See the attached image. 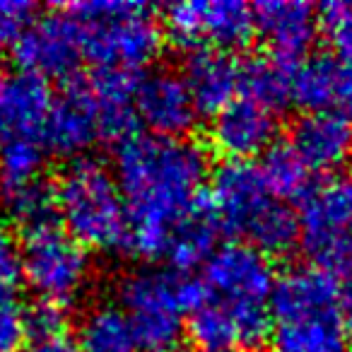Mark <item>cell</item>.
Wrapping results in <instances>:
<instances>
[{"label": "cell", "mask_w": 352, "mask_h": 352, "mask_svg": "<svg viewBox=\"0 0 352 352\" xmlns=\"http://www.w3.org/2000/svg\"><path fill=\"white\" fill-rule=\"evenodd\" d=\"M113 176L128 208V249L142 258H164L171 227L203 201L206 150L191 138L133 133L118 142Z\"/></svg>", "instance_id": "6da1fadb"}, {"label": "cell", "mask_w": 352, "mask_h": 352, "mask_svg": "<svg viewBox=\"0 0 352 352\" xmlns=\"http://www.w3.org/2000/svg\"><path fill=\"white\" fill-rule=\"evenodd\" d=\"M58 215L75 241L87 249L116 251L128 246V208L113 171L94 157H78L56 184Z\"/></svg>", "instance_id": "7a4b0ae2"}, {"label": "cell", "mask_w": 352, "mask_h": 352, "mask_svg": "<svg viewBox=\"0 0 352 352\" xmlns=\"http://www.w3.org/2000/svg\"><path fill=\"white\" fill-rule=\"evenodd\" d=\"M116 294L142 352H184V314L208 297L201 280L157 268L123 275Z\"/></svg>", "instance_id": "3957f363"}, {"label": "cell", "mask_w": 352, "mask_h": 352, "mask_svg": "<svg viewBox=\"0 0 352 352\" xmlns=\"http://www.w3.org/2000/svg\"><path fill=\"white\" fill-rule=\"evenodd\" d=\"M208 299L232 316L239 347H258L270 338V294L275 273L268 256L251 244H225L208 258L203 275Z\"/></svg>", "instance_id": "277c9868"}, {"label": "cell", "mask_w": 352, "mask_h": 352, "mask_svg": "<svg viewBox=\"0 0 352 352\" xmlns=\"http://www.w3.org/2000/svg\"><path fill=\"white\" fill-rule=\"evenodd\" d=\"M65 10L80 27L82 51L99 68L135 73L157 58L162 32L150 8L123 0H92Z\"/></svg>", "instance_id": "5b68a950"}, {"label": "cell", "mask_w": 352, "mask_h": 352, "mask_svg": "<svg viewBox=\"0 0 352 352\" xmlns=\"http://www.w3.org/2000/svg\"><path fill=\"white\" fill-rule=\"evenodd\" d=\"M297 215L299 241L318 268L352 275V182L311 188Z\"/></svg>", "instance_id": "8992f818"}, {"label": "cell", "mask_w": 352, "mask_h": 352, "mask_svg": "<svg viewBox=\"0 0 352 352\" xmlns=\"http://www.w3.org/2000/svg\"><path fill=\"white\" fill-rule=\"evenodd\" d=\"M89 268L87 249L56 225L32 232L22 244V278L44 302H73L87 285Z\"/></svg>", "instance_id": "52a82bcc"}, {"label": "cell", "mask_w": 352, "mask_h": 352, "mask_svg": "<svg viewBox=\"0 0 352 352\" xmlns=\"http://www.w3.org/2000/svg\"><path fill=\"white\" fill-rule=\"evenodd\" d=\"M164 25L182 49L230 51L246 46L254 36V8L241 0H186L166 8Z\"/></svg>", "instance_id": "ba28073f"}, {"label": "cell", "mask_w": 352, "mask_h": 352, "mask_svg": "<svg viewBox=\"0 0 352 352\" xmlns=\"http://www.w3.org/2000/svg\"><path fill=\"white\" fill-rule=\"evenodd\" d=\"M12 56L22 73L41 80L73 78L85 56L78 22L68 10L39 17L12 46Z\"/></svg>", "instance_id": "9c48e42d"}, {"label": "cell", "mask_w": 352, "mask_h": 352, "mask_svg": "<svg viewBox=\"0 0 352 352\" xmlns=\"http://www.w3.org/2000/svg\"><path fill=\"white\" fill-rule=\"evenodd\" d=\"M278 198L268 191L261 166L251 162L227 160L212 171L210 179V206L220 230L230 234L249 236L251 227L273 206Z\"/></svg>", "instance_id": "30bf717a"}, {"label": "cell", "mask_w": 352, "mask_h": 352, "mask_svg": "<svg viewBox=\"0 0 352 352\" xmlns=\"http://www.w3.org/2000/svg\"><path fill=\"white\" fill-rule=\"evenodd\" d=\"M135 113L155 135L186 138L196 128L201 111L182 73L160 68L138 80Z\"/></svg>", "instance_id": "8fae6325"}, {"label": "cell", "mask_w": 352, "mask_h": 352, "mask_svg": "<svg viewBox=\"0 0 352 352\" xmlns=\"http://www.w3.org/2000/svg\"><path fill=\"white\" fill-rule=\"evenodd\" d=\"M275 135H278L275 111L244 94L217 111L208 131L212 147L227 160L236 162H249L256 155H265L275 145Z\"/></svg>", "instance_id": "7c38bea8"}, {"label": "cell", "mask_w": 352, "mask_h": 352, "mask_svg": "<svg viewBox=\"0 0 352 352\" xmlns=\"http://www.w3.org/2000/svg\"><path fill=\"white\" fill-rule=\"evenodd\" d=\"M254 27L273 58L294 65L316 41L318 12L304 0H263L254 6Z\"/></svg>", "instance_id": "4fadbf2b"}, {"label": "cell", "mask_w": 352, "mask_h": 352, "mask_svg": "<svg viewBox=\"0 0 352 352\" xmlns=\"http://www.w3.org/2000/svg\"><path fill=\"white\" fill-rule=\"evenodd\" d=\"M99 138L102 133L87 82L73 80L51 104V111L39 133L41 145L60 157L78 160V155L87 152Z\"/></svg>", "instance_id": "5bb4252c"}, {"label": "cell", "mask_w": 352, "mask_h": 352, "mask_svg": "<svg viewBox=\"0 0 352 352\" xmlns=\"http://www.w3.org/2000/svg\"><path fill=\"white\" fill-rule=\"evenodd\" d=\"M289 147L311 171H338L352 160V118L333 111H304L289 131Z\"/></svg>", "instance_id": "9a60e30c"}, {"label": "cell", "mask_w": 352, "mask_h": 352, "mask_svg": "<svg viewBox=\"0 0 352 352\" xmlns=\"http://www.w3.org/2000/svg\"><path fill=\"white\" fill-rule=\"evenodd\" d=\"M336 275L318 265H294L275 278L270 294V316L275 321L338 314Z\"/></svg>", "instance_id": "2e32d148"}, {"label": "cell", "mask_w": 352, "mask_h": 352, "mask_svg": "<svg viewBox=\"0 0 352 352\" xmlns=\"http://www.w3.org/2000/svg\"><path fill=\"white\" fill-rule=\"evenodd\" d=\"M182 78L186 80L198 111L215 116L239 97L241 65L230 51L203 46V49L188 51Z\"/></svg>", "instance_id": "e0dca14e"}, {"label": "cell", "mask_w": 352, "mask_h": 352, "mask_svg": "<svg viewBox=\"0 0 352 352\" xmlns=\"http://www.w3.org/2000/svg\"><path fill=\"white\" fill-rule=\"evenodd\" d=\"M89 94H92L94 111H97L99 133L107 140H126L133 135L135 126V73L118 68H97L94 78L89 80Z\"/></svg>", "instance_id": "ac0fdd59"}, {"label": "cell", "mask_w": 352, "mask_h": 352, "mask_svg": "<svg viewBox=\"0 0 352 352\" xmlns=\"http://www.w3.org/2000/svg\"><path fill=\"white\" fill-rule=\"evenodd\" d=\"M217 230L220 225H217L210 206L208 201H201L171 227L169 236H166L164 258L182 273L208 263V258L217 249Z\"/></svg>", "instance_id": "d6986e66"}, {"label": "cell", "mask_w": 352, "mask_h": 352, "mask_svg": "<svg viewBox=\"0 0 352 352\" xmlns=\"http://www.w3.org/2000/svg\"><path fill=\"white\" fill-rule=\"evenodd\" d=\"M3 99H6V111L12 135L39 138L41 126L49 116L51 104H54L46 80L30 73H17L15 78H6Z\"/></svg>", "instance_id": "ffe728a7"}, {"label": "cell", "mask_w": 352, "mask_h": 352, "mask_svg": "<svg viewBox=\"0 0 352 352\" xmlns=\"http://www.w3.org/2000/svg\"><path fill=\"white\" fill-rule=\"evenodd\" d=\"M345 338L338 314L275 321L270 328L275 352H345Z\"/></svg>", "instance_id": "44dd1931"}, {"label": "cell", "mask_w": 352, "mask_h": 352, "mask_svg": "<svg viewBox=\"0 0 352 352\" xmlns=\"http://www.w3.org/2000/svg\"><path fill=\"white\" fill-rule=\"evenodd\" d=\"M82 352H138L135 333L128 316L116 304H99L89 309L80 326Z\"/></svg>", "instance_id": "7402d4cb"}, {"label": "cell", "mask_w": 352, "mask_h": 352, "mask_svg": "<svg viewBox=\"0 0 352 352\" xmlns=\"http://www.w3.org/2000/svg\"><path fill=\"white\" fill-rule=\"evenodd\" d=\"M292 73L294 65L278 58H251L241 65V92L278 111L292 102Z\"/></svg>", "instance_id": "603a6c76"}, {"label": "cell", "mask_w": 352, "mask_h": 352, "mask_svg": "<svg viewBox=\"0 0 352 352\" xmlns=\"http://www.w3.org/2000/svg\"><path fill=\"white\" fill-rule=\"evenodd\" d=\"M3 206H6L8 215L27 232H39L46 227L56 225V215H58V203H56V186H51L44 176L30 182L20 188L0 193Z\"/></svg>", "instance_id": "cb8c5ba5"}, {"label": "cell", "mask_w": 352, "mask_h": 352, "mask_svg": "<svg viewBox=\"0 0 352 352\" xmlns=\"http://www.w3.org/2000/svg\"><path fill=\"white\" fill-rule=\"evenodd\" d=\"M338 65H340V58L336 56H311L294 65L292 102L299 104L304 111L333 109Z\"/></svg>", "instance_id": "d4e9b609"}, {"label": "cell", "mask_w": 352, "mask_h": 352, "mask_svg": "<svg viewBox=\"0 0 352 352\" xmlns=\"http://www.w3.org/2000/svg\"><path fill=\"white\" fill-rule=\"evenodd\" d=\"M261 174L265 186L278 201L289 198H304L311 191V169L302 162V157L287 145L275 142L261 162Z\"/></svg>", "instance_id": "484cf974"}, {"label": "cell", "mask_w": 352, "mask_h": 352, "mask_svg": "<svg viewBox=\"0 0 352 352\" xmlns=\"http://www.w3.org/2000/svg\"><path fill=\"white\" fill-rule=\"evenodd\" d=\"M186 333L201 352H230L232 347H239V333L232 316L208 297L191 311Z\"/></svg>", "instance_id": "4316f807"}, {"label": "cell", "mask_w": 352, "mask_h": 352, "mask_svg": "<svg viewBox=\"0 0 352 352\" xmlns=\"http://www.w3.org/2000/svg\"><path fill=\"white\" fill-rule=\"evenodd\" d=\"M44 147L39 138H12L0 147V193L41 179Z\"/></svg>", "instance_id": "83f0119b"}, {"label": "cell", "mask_w": 352, "mask_h": 352, "mask_svg": "<svg viewBox=\"0 0 352 352\" xmlns=\"http://www.w3.org/2000/svg\"><path fill=\"white\" fill-rule=\"evenodd\" d=\"M318 30H323L340 60L352 63V3L333 0L318 8Z\"/></svg>", "instance_id": "f1b7e54d"}, {"label": "cell", "mask_w": 352, "mask_h": 352, "mask_svg": "<svg viewBox=\"0 0 352 352\" xmlns=\"http://www.w3.org/2000/svg\"><path fill=\"white\" fill-rule=\"evenodd\" d=\"M27 338V307L12 289H0V352H22Z\"/></svg>", "instance_id": "f546056e"}, {"label": "cell", "mask_w": 352, "mask_h": 352, "mask_svg": "<svg viewBox=\"0 0 352 352\" xmlns=\"http://www.w3.org/2000/svg\"><path fill=\"white\" fill-rule=\"evenodd\" d=\"M68 328V311L63 304L56 302H34L27 307V336L32 340H46V338L65 336Z\"/></svg>", "instance_id": "4dcf8cb0"}, {"label": "cell", "mask_w": 352, "mask_h": 352, "mask_svg": "<svg viewBox=\"0 0 352 352\" xmlns=\"http://www.w3.org/2000/svg\"><path fill=\"white\" fill-rule=\"evenodd\" d=\"M34 22V6L25 0H0V51L17 44Z\"/></svg>", "instance_id": "1f68e13d"}, {"label": "cell", "mask_w": 352, "mask_h": 352, "mask_svg": "<svg viewBox=\"0 0 352 352\" xmlns=\"http://www.w3.org/2000/svg\"><path fill=\"white\" fill-rule=\"evenodd\" d=\"M22 278V244L12 225L0 217V289H10Z\"/></svg>", "instance_id": "d6a6232c"}, {"label": "cell", "mask_w": 352, "mask_h": 352, "mask_svg": "<svg viewBox=\"0 0 352 352\" xmlns=\"http://www.w3.org/2000/svg\"><path fill=\"white\" fill-rule=\"evenodd\" d=\"M333 111L352 118V63L340 60L336 75V94H333Z\"/></svg>", "instance_id": "836d02e7"}, {"label": "cell", "mask_w": 352, "mask_h": 352, "mask_svg": "<svg viewBox=\"0 0 352 352\" xmlns=\"http://www.w3.org/2000/svg\"><path fill=\"white\" fill-rule=\"evenodd\" d=\"M338 316L347 338H352V275H347L345 285L338 292Z\"/></svg>", "instance_id": "e575fe53"}, {"label": "cell", "mask_w": 352, "mask_h": 352, "mask_svg": "<svg viewBox=\"0 0 352 352\" xmlns=\"http://www.w3.org/2000/svg\"><path fill=\"white\" fill-rule=\"evenodd\" d=\"M22 352H80L70 338H46V340H32Z\"/></svg>", "instance_id": "d590c367"}, {"label": "cell", "mask_w": 352, "mask_h": 352, "mask_svg": "<svg viewBox=\"0 0 352 352\" xmlns=\"http://www.w3.org/2000/svg\"><path fill=\"white\" fill-rule=\"evenodd\" d=\"M3 82L6 78L0 75V147L6 145L8 140H12V128H10V121H8V111H6V99H3Z\"/></svg>", "instance_id": "8d00e7d4"}]
</instances>
